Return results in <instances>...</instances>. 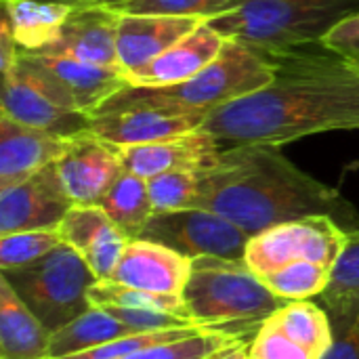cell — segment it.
Listing matches in <instances>:
<instances>
[{"label": "cell", "mask_w": 359, "mask_h": 359, "mask_svg": "<svg viewBox=\"0 0 359 359\" xmlns=\"http://www.w3.org/2000/svg\"><path fill=\"white\" fill-rule=\"evenodd\" d=\"M276 76L215 109L206 122L221 149L284 145L330 130H359V72L322 44L265 55Z\"/></svg>", "instance_id": "cell-1"}, {"label": "cell", "mask_w": 359, "mask_h": 359, "mask_svg": "<svg viewBox=\"0 0 359 359\" xmlns=\"http://www.w3.org/2000/svg\"><path fill=\"white\" fill-rule=\"evenodd\" d=\"M191 208L225 217L257 236L273 225L326 215L343 229L359 231V212L339 189L318 181L286 158L282 145H236L198 172Z\"/></svg>", "instance_id": "cell-2"}, {"label": "cell", "mask_w": 359, "mask_h": 359, "mask_svg": "<svg viewBox=\"0 0 359 359\" xmlns=\"http://www.w3.org/2000/svg\"><path fill=\"white\" fill-rule=\"evenodd\" d=\"M187 318L208 334L252 339L288 301L276 297L246 261L198 257L183 292Z\"/></svg>", "instance_id": "cell-3"}, {"label": "cell", "mask_w": 359, "mask_h": 359, "mask_svg": "<svg viewBox=\"0 0 359 359\" xmlns=\"http://www.w3.org/2000/svg\"><path fill=\"white\" fill-rule=\"evenodd\" d=\"M273 76L276 69L263 55L236 40H227L221 55L194 78L168 86L126 84L105 99L90 116L135 107H177L212 114L215 109L263 88Z\"/></svg>", "instance_id": "cell-4"}, {"label": "cell", "mask_w": 359, "mask_h": 359, "mask_svg": "<svg viewBox=\"0 0 359 359\" xmlns=\"http://www.w3.org/2000/svg\"><path fill=\"white\" fill-rule=\"evenodd\" d=\"M358 11L359 0H250L206 23L265 57L322 44L332 27Z\"/></svg>", "instance_id": "cell-5"}, {"label": "cell", "mask_w": 359, "mask_h": 359, "mask_svg": "<svg viewBox=\"0 0 359 359\" xmlns=\"http://www.w3.org/2000/svg\"><path fill=\"white\" fill-rule=\"evenodd\" d=\"M0 276L50 334L90 309L88 290L97 282L82 255L65 242L29 265L0 269Z\"/></svg>", "instance_id": "cell-6"}, {"label": "cell", "mask_w": 359, "mask_h": 359, "mask_svg": "<svg viewBox=\"0 0 359 359\" xmlns=\"http://www.w3.org/2000/svg\"><path fill=\"white\" fill-rule=\"evenodd\" d=\"M0 114L65 139L90 126V114L82 111L69 90L23 50L11 72L2 74Z\"/></svg>", "instance_id": "cell-7"}, {"label": "cell", "mask_w": 359, "mask_h": 359, "mask_svg": "<svg viewBox=\"0 0 359 359\" xmlns=\"http://www.w3.org/2000/svg\"><path fill=\"white\" fill-rule=\"evenodd\" d=\"M347 242V229H343L332 217L316 215L280 223L252 236L244 261L259 278L299 261L334 269Z\"/></svg>", "instance_id": "cell-8"}, {"label": "cell", "mask_w": 359, "mask_h": 359, "mask_svg": "<svg viewBox=\"0 0 359 359\" xmlns=\"http://www.w3.org/2000/svg\"><path fill=\"white\" fill-rule=\"evenodd\" d=\"M139 238L164 244L191 261L198 257L244 261L252 236L217 212L185 208L154 212Z\"/></svg>", "instance_id": "cell-9"}, {"label": "cell", "mask_w": 359, "mask_h": 359, "mask_svg": "<svg viewBox=\"0 0 359 359\" xmlns=\"http://www.w3.org/2000/svg\"><path fill=\"white\" fill-rule=\"evenodd\" d=\"M72 206L57 162L48 164L25 181L0 187V236L59 229Z\"/></svg>", "instance_id": "cell-10"}, {"label": "cell", "mask_w": 359, "mask_h": 359, "mask_svg": "<svg viewBox=\"0 0 359 359\" xmlns=\"http://www.w3.org/2000/svg\"><path fill=\"white\" fill-rule=\"evenodd\" d=\"M57 170L74 204L99 206L126 168L116 145L84 130L67 139Z\"/></svg>", "instance_id": "cell-11"}, {"label": "cell", "mask_w": 359, "mask_h": 359, "mask_svg": "<svg viewBox=\"0 0 359 359\" xmlns=\"http://www.w3.org/2000/svg\"><path fill=\"white\" fill-rule=\"evenodd\" d=\"M118 19L120 13L101 4L74 6L59 29V36L36 53L72 57L122 72L118 59Z\"/></svg>", "instance_id": "cell-12"}, {"label": "cell", "mask_w": 359, "mask_h": 359, "mask_svg": "<svg viewBox=\"0 0 359 359\" xmlns=\"http://www.w3.org/2000/svg\"><path fill=\"white\" fill-rule=\"evenodd\" d=\"M208 116L210 114L202 109L135 107L103 116H90L88 130L116 147H128L198 130L204 126Z\"/></svg>", "instance_id": "cell-13"}, {"label": "cell", "mask_w": 359, "mask_h": 359, "mask_svg": "<svg viewBox=\"0 0 359 359\" xmlns=\"http://www.w3.org/2000/svg\"><path fill=\"white\" fill-rule=\"evenodd\" d=\"M118 149L124 168L143 179H151L156 175L172 172V170H187V172L206 170L219 160L223 151L219 141L204 128L143 143V145L118 147Z\"/></svg>", "instance_id": "cell-14"}, {"label": "cell", "mask_w": 359, "mask_h": 359, "mask_svg": "<svg viewBox=\"0 0 359 359\" xmlns=\"http://www.w3.org/2000/svg\"><path fill=\"white\" fill-rule=\"evenodd\" d=\"M191 259L143 238L128 240L111 282L154 294L181 297L191 276Z\"/></svg>", "instance_id": "cell-15"}, {"label": "cell", "mask_w": 359, "mask_h": 359, "mask_svg": "<svg viewBox=\"0 0 359 359\" xmlns=\"http://www.w3.org/2000/svg\"><path fill=\"white\" fill-rule=\"evenodd\" d=\"M202 19L168 17V15H130L120 13L118 19V59L126 76H135L158 59L164 50L191 34Z\"/></svg>", "instance_id": "cell-16"}, {"label": "cell", "mask_w": 359, "mask_h": 359, "mask_svg": "<svg viewBox=\"0 0 359 359\" xmlns=\"http://www.w3.org/2000/svg\"><path fill=\"white\" fill-rule=\"evenodd\" d=\"M67 139L0 114V187L29 179L65 151Z\"/></svg>", "instance_id": "cell-17"}, {"label": "cell", "mask_w": 359, "mask_h": 359, "mask_svg": "<svg viewBox=\"0 0 359 359\" xmlns=\"http://www.w3.org/2000/svg\"><path fill=\"white\" fill-rule=\"evenodd\" d=\"M225 42L227 38H223L204 21L191 34H187L168 50H164L158 59H154L147 67L130 76L128 84L168 86L189 80L221 55Z\"/></svg>", "instance_id": "cell-18"}, {"label": "cell", "mask_w": 359, "mask_h": 359, "mask_svg": "<svg viewBox=\"0 0 359 359\" xmlns=\"http://www.w3.org/2000/svg\"><path fill=\"white\" fill-rule=\"evenodd\" d=\"M27 55L36 63H40L48 74H53L69 90L78 107L86 114H93L105 99H109L114 93H118L122 86L128 84L126 76L114 67H101L59 55H44V53H27Z\"/></svg>", "instance_id": "cell-19"}, {"label": "cell", "mask_w": 359, "mask_h": 359, "mask_svg": "<svg viewBox=\"0 0 359 359\" xmlns=\"http://www.w3.org/2000/svg\"><path fill=\"white\" fill-rule=\"evenodd\" d=\"M50 332L0 276V359H46Z\"/></svg>", "instance_id": "cell-20"}, {"label": "cell", "mask_w": 359, "mask_h": 359, "mask_svg": "<svg viewBox=\"0 0 359 359\" xmlns=\"http://www.w3.org/2000/svg\"><path fill=\"white\" fill-rule=\"evenodd\" d=\"M72 8L57 0H2V19L8 23L19 50L36 53L59 36Z\"/></svg>", "instance_id": "cell-21"}, {"label": "cell", "mask_w": 359, "mask_h": 359, "mask_svg": "<svg viewBox=\"0 0 359 359\" xmlns=\"http://www.w3.org/2000/svg\"><path fill=\"white\" fill-rule=\"evenodd\" d=\"M130 334H141L128 328L124 322L116 320L111 313L90 307L84 311L80 318L72 320L63 328L50 334V345H48V358L61 359L67 355H76L88 349H95L99 345L130 337Z\"/></svg>", "instance_id": "cell-22"}, {"label": "cell", "mask_w": 359, "mask_h": 359, "mask_svg": "<svg viewBox=\"0 0 359 359\" xmlns=\"http://www.w3.org/2000/svg\"><path fill=\"white\" fill-rule=\"evenodd\" d=\"M99 206L128 240L139 238L143 227L156 212L149 198L147 179L128 170L120 175V179L111 185Z\"/></svg>", "instance_id": "cell-23"}, {"label": "cell", "mask_w": 359, "mask_h": 359, "mask_svg": "<svg viewBox=\"0 0 359 359\" xmlns=\"http://www.w3.org/2000/svg\"><path fill=\"white\" fill-rule=\"evenodd\" d=\"M269 320L318 359L324 358L332 345L330 316L311 301H288Z\"/></svg>", "instance_id": "cell-24"}, {"label": "cell", "mask_w": 359, "mask_h": 359, "mask_svg": "<svg viewBox=\"0 0 359 359\" xmlns=\"http://www.w3.org/2000/svg\"><path fill=\"white\" fill-rule=\"evenodd\" d=\"M261 280L282 301H309L313 297H322L328 290L332 280V269L326 265L299 261Z\"/></svg>", "instance_id": "cell-25"}, {"label": "cell", "mask_w": 359, "mask_h": 359, "mask_svg": "<svg viewBox=\"0 0 359 359\" xmlns=\"http://www.w3.org/2000/svg\"><path fill=\"white\" fill-rule=\"evenodd\" d=\"M90 307L107 309V307H122V309H154V311H168L187 318L185 303L181 297L170 294H154L133 286H124L111 280L95 282L88 290ZM189 320V318H187ZM191 322V320H189Z\"/></svg>", "instance_id": "cell-26"}, {"label": "cell", "mask_w": 359, "mask_h": 359, "mask_svg": "<svg viewBox=\"0 0 359 359\" xmlns=\"http://www.w3.org/2000/svg\"><path fill=\"white\" fill-rule=\"evenodd\" d=\"M250 0H126L111 11L130 15H168V17H196L210 21L227 15Z\"/></svg>", "instance_id": "cell-27"}, {"label": "cell", "mask_w": 359, "mask_h": 359, "mask_svg": "<svg viewBox=\"0 0 359 359\" xmlns=\"http://www.w3.org/2000/svg\"><path fill=\"white\" fill-rule=\"evenodd\" d=\"M332 324V345L322 359H359V297L324 301Z\"/></svg>", "instance_id": "cell-28"}, {"label": "cell", "mask_w": 359, "mask_h": 359, "mask_svg": "<svg viewBox=\"0 0 359 359\" xmlns=\"http://www.w3.org/2000/svg\"><path fill=\"white\" fill-rule=\"evenodd\" d=\"M63 244L59 229H36L0 236V269L29 265Z\"/></svg>", "instance_id": "cell-29"}, {"label": "cell", "mask_w": 359, "mask_h": 359, "mask_svg": "<svg viewBox=\"0 0 359 359\" xmlns=\"http://www.w3.org/2000/svg\"><path fill=\"white\" fill-rule=\"evenodd\" d=\"M238 343H246V341H238V339H231L225 334L202 332L198 337L183 339L177 343L147 347V349L135 351L122 359H212Z\"/></svg>", "instance_id": "cell-30"}, {"label": "cell", "mask_w": 359, "mask_h": 359, "mask_svg": "<svg viewBox=\"0 0 359 359\" xmlns=\"http://www.w3.org/2000/svg\"><path fill=\"white\" fill-rule=\"evenodd\" d=\"M111 219L105 215L101 206H78L74 204L65 219L59 225L61 240L84 255L90 246L99 242V238L111 227Z\"/></svg>", "instance_id": "cell-31"}, {"label": "cell", "mask_w": 359, "mask_h": 359, "mask_svg": "<svg viewBox=\"0 0 359 359\" xmlns=\"http://www.w3.org/2000/svg\"><path fill=\"white\" fill-rule=\"evenodd\" d=\"M147 189L156 212L185 210L194 206V200L198 196V172H162L147 179Z\"/></svg>", "instance_id": "cell-32"}, {"label": "cell", "mask_w": 359, "mask_h": 359, "mask_svg": "<svg viewBox=\"0 0 359 359\" xmlns=\"http://www.w3.org/2000/svg\"><path fill=\"white\" fill-rule=\"evenodd\" d=\"M250 359H318L307 349L297 345L282 328H278L271 320H267L259 332L248 343Z\"/></svg>", "instance_id": "cell-33"}, {"label": "cell", "mask_w": 359, "mask_h": 359, "mask_svg": "<svg viewBox=\"0 0 359 359\" xmlns=\"http://www.w3.org/2000/svg\"><path fill=\"white\" fill-rule=\"evenodd\" d=\"M345 297H359V231H349V242L332 269L330 286L320 299L324 303Z\"/></svg>", "instance_id": "cell-34"}, {"label": "cell", "mask_w": 359, "mask_h": 359, "mask_svg": "<svg viewBox=\"0 0 359 359\" xmlns=\"http://www.w3.org/2000/svg\"><path fill=\"white\" fill-rule=\"evenodd\" d=\"M126 244H128V238L116 225H111L99 238V242L82 255V259L86 261V265L95 273L97 282H105V280L114 278V271L122 259Z\"/></svg>", "instance_id": "cell-35"}, {"label": "cell", "mask_w": 359, "mask_h": 359, "mask_svg": "<svg viewBox=\"0 0 359 359\" xmlns=\"http://www.w3.org/2000/svg\"><path fill=\"white\" fill-rule=\"evenodd\" d=\"M322 46L343 57L359 72V11L332 27L330 34L322 40Z\"/></svg>", "instance_id": "cell-36"}, {"label": "cell", "mask_w": 359, "mask_h": 359, "mask_svg": "<svg viewBox=\"0 0 359 359\" xmlns=\"http://www.w3.org/2000/svg\"><path fill=\"white\" fill-rule=\"evenodd\" d=\"M212 359H250L248 358V343H238V345L225 349L223 353L215 355Z\"/></svg>", "instance_id": "cell-37"}, {"label": "cell", "mask_w": 359, "mask_h": 359, "mask_svg": "<svg viewBox=\"0 0 359 359\" xmlns=\"http://www.w3.org/2000/svg\"><path fill=\"white\" fill-rule=\"evenodd\" d=\"M57 2H65L69 6H84V4H97L99 0H57Z\"/></svg>", "instance_id": "cell-38"}, {"label": "cell", "mask_w": 359, "mask_h": 359, "mask_svg": "<svg viewBox=\"0 0 359 359\" xmlns=\"http://www.w3.org/2000/svg\"><path fill=\"white\" fill-rule=\"evenodd\" d=\"M122 2H126V0H99L97 4L107 6V8H114V6H118V4H122Z\"/></svg>", "instance_id": "cell-39"}]
</instances>
